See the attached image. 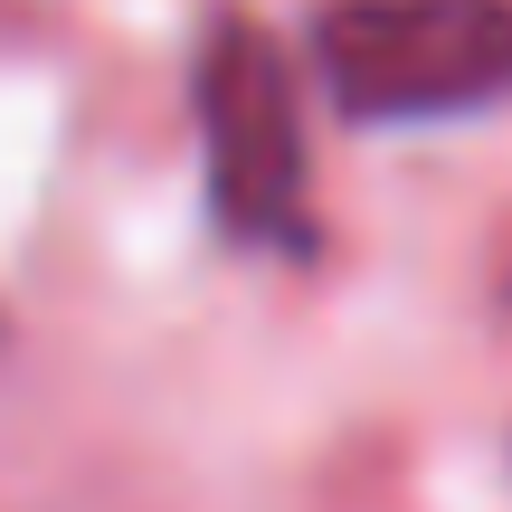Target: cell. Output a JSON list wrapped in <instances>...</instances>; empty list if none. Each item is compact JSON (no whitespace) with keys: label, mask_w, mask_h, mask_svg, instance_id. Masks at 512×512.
Instances as JSON below:
<instances>
[{"label":"cell","mask_w":512,"mask_h":512,"mask_svg":"<svg viewBox=\"0 0 512 512\" xmlns=\"http://www.w3.org/2000/svg\"><path fill=\"white\" fill-rule=\"evenodd\" d=\"M323 95L351 124H437L512 95V0H332L313 19Z\"/></svg>","instance_id":"6da1fadb"},{"label":"cell","mask_w":512,"mask_h":512,"mask_svg":"<svg viewBox=\"0 0 512 512\" xmlns=\"http://www.w3.org/2000/svg\"><path fill=\"white\" fill-rule=\"evenodd\" d=\"M209 209L238 247H304V95L256 19H219L200 48Z\"/></svg>","instance_id":"7a4b0ae2"}]
</instances>
